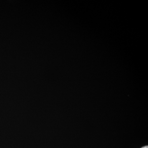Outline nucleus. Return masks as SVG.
I'll return each mask as SVG.
<instances>
[{
	"label": "nucleus",
	"instance_id": "nucleus-1",
	"mask_svg": "<svg viewBox=\"0 0 148 148\" xmlns=\"http://www.w3.org/2000/svg\"><path fill=\"white\" fill-rule=\"evenodd\" d=\"M142 148H148V147L147 146H145V147H142Z\"/></svg>",
	"mask_w": 148,
	"mask_h": 148
}]
</instances>
